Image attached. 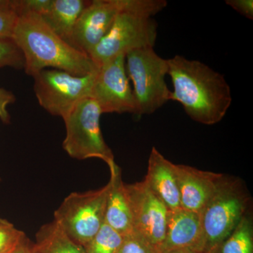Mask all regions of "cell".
Returning a JSON list of instances; mask_svg holds the SVG:
<instances>
[{
    "label": "cell",
    "mask_w": 253,
    "mask_h": 253,
    "mask_svg": "<svg viewBox=\"0 0 253 253\" xmlns=\"http://www.w3.org/2000/svg\"><path fill=\"white\" fill-rule=\"evenodd\" d=\"M226 4L245 17L253 19V0H226Z\"/></svg>",
    "instance_id": "25"
},
{
    "label": "cell",
    "mask_w": 253,
    "mask_h": 253,
    "mask_svg": "<svg viewBox=\"0 0 253 253\" xmlns=\"http://www.w3.org/2000/svg\"><path fill=\"white\" fill-rule=\"evenodd\" d=\"M251 196L239 179L223 175L201 213L205 253H217L221 244L248 214Z\"/></svg>",
    "instance_id": "4"
},
{
    "label": "cell",
    "mask_w": 253,
    "mask_h": 253,
    "mask_svg": "<svg viewBox=\"0 0 253 253\" xmlns=\"http://www.w3.org/2000/svg\"><path fill=\"white\" fill-rule=\"evenodd\" d=\"M24 59L21 50L12 41H0V68L24 69Z\"/></svg>",
    "instance_id": "22"
},
{
    "label": "cell",
    "mask_w": 253,
    "mask_h": 253,
    "mask_svg": "<svg viewBox=\"0 0 253 253\" xmlns=\"http://www.w3.org/2000/svg\"><path fill=\"white\" fill-rule=\"evenodd\" d=\"M126 68L128 78L132 82L136 116L152 114L170 101L172 91L166 82L168 59L161 57L154 47L127 53Z\"/></svg>",
    "instance_id": "5"
},
{
    "label": "cell",
    "mask_w": 253,
    "mask_h": 253,
    "mask_svg": "<svg viewBox=\"0 0 253 253\" xmlns=\"http://www.w3.org/2000/svg\"><path fill=\"white\" fill-rule=\"evenodd\" d=\"M161 253H204L201 251H194L191 249H179L173 250V251H167V252H163Z\"/></svg>",
    "instance_id": "27"
},
{
    "label": "cell",
    "mask_w": 253,
    "mask_h": 253,
    "mask_svg": "<svg viewBox=\"0 0 253 253\" xmlns=\"http://www.w3.org/2000/svg\"><path fill=\"white\" fill-rule=\"evenodd\" d=\"M217 253H253V224L248 213L234 231L221 244Z\"/></svg>",
    "instance_id": "18"
},
{
    "label": "cell",
    "mask_w": 253,
    "mask_h": 253,
    "mask_svg": "<svg viewBox=\"0 0 253 253\" xmlns=\"http://www.w3.org/2000/svg\"><path fill=\"white\" fill-rule=\"evenodd\" d=\"M118 253H160L153 245L139 233L133 230L123 236Z\"/></svg>",
    "instance_id": "23"
},
{
    "label": "cell",
    "mask_w": 253,
    "mask_h": 253,
    "mask_svg": "<svg viewBox=\"0 0 253 253\" xmlns=\"http://www.w3.org/2000/svg\"><path fill=\"white\" fill-rule=\"evenodd\" d=\"M166 0H124L111 29L89 56L101 66L134 50L154 47L158 23L153 18L167 6Z\"/></svg>",
    "instance_id": "3"
},
{
    "label": "cell",
    "mask_w": 253,
    "mask_h": 253,
    "mask_svg": "<svg viewBox=\"0 0 253 253\" xmlns=\"http://www.w3.org/2000/svg\"><path fill=\"white\" fill-rule=\"evenodd\" d=\"M171 100L179 103L195 122L212 126L222 121L232 103L224 76L198 61L176 55L168 59Z\"/></svg>",
    "instance_id": "1"
},
{
    "label": "cell",
    "mask_w": 253,
    "mask_h": 253,
    "mask_svg": "<svg viewBox=\"0 0 253 253\" xmlns=\"http://www.w3.org/2000/svg\"><path fill=\"white\" fill-rule=\"evenodd\" d=\"M12 41L22 53L25 71L32 77L49 68L78 76L90 74L99 68L88 55L61 39L33 11L18 14Z\"/></svg>",
    "instance_id": "2"
},
{
    "label": "cell",
    "mask_w": 253,
    "mask_h": 253,
    "mask_svg": "<svg viewBox=\"0 0 253 253\" xmlns=\"http://www.w3.org/2000/svg\"><path fill=\"white\" fill-rule=\"evenodd\" d=\"M97 71L78 76L61 70H43L33 76L38 102L52 116L66 117L78 103L90 97Z\"/></svg>",
    "instance_id": "8"
},
{
    "label": "cell",
    "mask_w": 253,
    "mask_h": 253,
    "mask_svg": "<svg viewBox=\"0 0 253 253\" xmlns=\"http://www.w3.org/2000/svg\"><path fill=\"white\" fill-rule=\"evenodd\" d=\"M26 237L22 231L16 229L6 219L0 218V253H11Z\"/></svg>",
    "instance_id": "21"
},
{
    "label": "cell",
    "mask_w": 253,
    "mask_h": 253,
    "mask_svg": "<svg viewBox=\"0 0 253 253\" xmlns=\"http://www.w3.org/2000/svg\"><path fill=\"white\" fill-rule=\"evenodd\" d=\"M16 101V97L11 91L0 87V119L4 123H9L10 115L7 106Z\"/></svg>",
    "instance_id": "24"
},
{
    "label": "cell",
    "mask_w": 253,
    "mask_h": 253,
    "mask_svg": "<svg viewBox=\"0 0 253 253\" xmlns=\"http://www.w3.org/2000/svg\"><path fill=\"white\" fill-rule=\"evenodd\" d=\"M109 184L105 222L123 236L130 233L134 229L126 184L123 181L121 168L118 166L111 172Z\"/></svg>",
    "instance_id": "15"
},
{
    "label": "cell",
    "mask_w": 253,
    "mask_h": 253,
    "mask_svg": "<svg viewBox=\"0 0 253 253\" xmlns=\"http://www.w3.org/2000/svg\"><path fill=\"white\" fill-rule=\"evenodd\" d=\"M18 12V0H0V41H12Z\"/></svg>",
    "instance_id": "20"
},
{
    "label": "cell",
    "mask_w": 253,
    "mask_h": 253,
    "mask_svg": "<svg viewBox=\"0 0 253 253\" xmlns=\"http://www.w3.org/2000/svg\"><path fill=\"white\" fill-rule=\"evenodd\" d=\"M144 181L169 211L181 208L174 164L165 158L156 147H153L150 153Z\"/></svg>",
    "instance_id": "14"
},
{
    "label": "cell",
    "mask_w": 253,
    "mask_h": 253,
    "mask_svg": "<svg viewBox=\"0 0 253 253\" xmlns=\"http://www.w3.org/2000/svg\"><path fill=\"white\" fill-rule=\"evenodd\" d=\"M33 249H34V246H33ZM34 251H35V253H38L36 252V251H35V249H34Z\"/></svg>",
    "instance_id": "28"
},
{
    "label": "cell",
    "mask_w": 253,
    "mask_h": 253,
    "mask_svg": "<svg viewBox=\"0 0 253 253\" xmlns=\"http://www.w3.org/2000/svg\"><path fill=\"white\" fill-rule=\"evenodd\" d=\"M132 214L133 230L161 251L167 226L169 210L144 180L126 184Z\"/></svg>",
    "instance_id": "10"
},
{
    "label": "cell",
    "mask_w": 253,
    "mask_h": 253,
    "mask_svg": "<svg viewBox=\"0 0 253 253\" xmlns=\"http://www.w3.org/2000/svg\"><path fill=\"white\" fill-rule=\"evenodd\" d=\"M11 253H35V251L33 245L26 236L21 244L18 245V247Z\"/></svg>",
    "instance_id": "26"
},
{
    "label": "cell",
    "mask_w": 253,
    "mask_h": 253,
    "mask_svg": "<svg viewBox=\"0 0 253 253\" xmlns=\"http://www.w3.org/2000/svg\"><path fill=\"white\" fill-rule=\"evenodd\" d=\"M203 247L204 232L201 213L181 208L169 211L166 235L160 253L179 249L204 253Z\"/></svg>",
    "instance_id": "13"
},
{
    "label": "cell",
    "mask_w": 253,
    "mask_h": 253,
    "mask_svg": "<svg viewBox=\"0 0 253 253\" xmlns=\"http://www.w3.org/2000/svg\"><path fill=\"white\" fill-rule=\"evenodd\" d=\"M180 206L186 211L201 213L215 192L223 174L174 164Z\"/></svg>",
    "instance_id": "12"
},
{
    "label": "cell",
    "mask_w": 253,
    "mask_h": 253,
    "mask_svg": "<svg viewBox=\"0 0 253 253\" xmlns=\"http://www.w3.org/2000/svg\"><path fill=\"white\" fill-rule=\"evenodd\" d=\"M89 2L85 0H50L41 16L57 36L70 44L75 26Z\"/></svg>",
    "instance_id": "16"
},
{
    "label": "cell",
    "mask_w": 253,
    "mask_h": 253,
    "mask_svg": "<svg viewBox=\"0 0 253 253\" xmlns=\"http://www.w3.org/2000/svg\"><path fill=\"white\" fill-rule=\"evenodd\" d=\"M33 245L38 253H86L84 247L75 242L54 220L42 226Z\"/></svg>",
    "instance_id": "17"
},
{
    "label": "cell",
    "mask_w": 253,
    "mask_h": 253,
    "mask_svg": "<svg viewBox=\"0 0 253 253\" xmlns=\"http://www.w3.org/2000/svg\"><path fill=\"white\" fill-rule=\"evenodd\" d=\"M101 114L99 106L90 97L78 103L63 118L66 129L63 147L71 157L76 159L99 158L108 165L110 172H112L118 166L101 133Z\"/></svg>",
    "instance_id": "6"
},
{
    "label": "cell",
    "mask_w": 253,
    "mask_h": 253,
    "mask_svg": "<svg viewBox=\"0 0 253 253\" xmlns=\"http://www.w3.org/2000/svg\"><path fill=\"white\" fill-rule=\"evenodd\" d=\"M109 184L101 189L72 193L55 211L54 221L75 242L84 247L105 222Z\"/></svg>",
    "instance_id": "7"
},
{
    "label": "cell",
    "mask_w": 253,
    "mask_h": 253,
    "mask_svg": "<svg viewBox=\"0 0 253 253\" xmlns=\"http://www.w3.org/2000/svg\"><path fill=\"white\" fill-rule=\"evenodd\" d=\"M90 98L103 113H132L136 104L126 72V56L121 55L99 66Z\"/></svg>",
    "instance_id": "9"
},
{
    "label": "cell",
    "mask_w": 253,
    "mask_h": 253,
    "mask_svg": "<svg viewBox=\"0 0 253 253\" xmlns=\"http://www.w3.org/2000/svg\"><path fill=\"white\" fill-rule=\"evenodd\" d=\"M124 0H92L82 13L70 44L89 56L111 29Z\"/></svg>",
    "instance_id": "11"
},
{
    "label": "cell",
    "mask_w": 253,
    "mask_h": 253,
    "mask_svg": "<svg viewBox=\"0 0 253 253\" xmlns=\"http://www.w3.org/2000/svg\"><path fill=\"white\" fill-rule=\"evenodd\" d=\"M123 236L104 223L96 235L84 246L86 253H118Z\"/></svg>",
    "instance_id": "19"
}]
</instances>
